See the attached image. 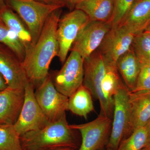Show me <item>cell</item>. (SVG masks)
Returning a JSON list of instances; mask_svg holds the SVG:
<instances>
[{
    "mask_svg": "<svg viewBox=\"0 0 150 150\" xmlns=\"http://www.w3.org/2000/svg\"><path fill=\"white\" fill-rule=\"evenodd\" d=\"M83 85L99 101L100 114L112 118L114 96L124 84L116 63L96 50L84 59Z\"/></svg>",
    "mask_w": 150,
    "mask_h": 150,
    "instance_id": "cell-1",
    "label": "cell"
},
{
    "mask_svg": "<svg viewBox=\"0 0 150 150\" xmlns=\"http://www.w3.org/2000/svg\"><path fill=\"white\" fill-rule=\"evenodd\" d=\"M62 8L50 15L37 42L25 54L22 63L28 79L34 86L39 85L49 74L51 62L58 56L59 47L56 32Z\"/></svg>",
    "mask_w": 150,
    "mask_h": 150,
    "instance_id": "cell-2",
    "label": "cell"
},
{
    "mask_svg": "<svg viewBox=\"0 0 150 150\" xmlns=\"http://www.w3.org/2000/svg\"><path fill=\"white\" fill-rule=\"evenodd\" d=\"M74 130L68 124L65 114L42 129L20 136L23 150H45L61 146L77 149L79 144Z\"/></svg>",
    "mask_w": 150,
    "mask_h": 150,
    "instance_id": "cell-3",
    "label": "cell"
},
{
    "mask_svg": "<svg viewBox=\"0 0 150 150\" xmlns=\"http://www.w3.org/2000/svg\"><path fill=\"white\" fill-rule=\"evenodd\" d=\"M6 5L16 13L26 26L32 38V47L41 34L47 19L53 12L62 8L35 0H5Z\"/></svg>",
    "mask_w": 150,
    "mask_h": 150,
    "instance_id": "cell-4",
    "label": "cell"
},
{
    "mask_svg": "<svg viewBox=\"0 0 150 150\" xmlns=\"http://www.w3.org/2000/svg\"><path fill=\"white\" fill-rule=\"evenodd\" d=\"M130 92L124 84L114 95L112 128L106 148L117 150L120 143L131 135Z\"/></svg>",
    "mask_w": 150,
    "mask_h": 150,
    "instance_id": "cell-5",
    "label": "cell"
},
{
    "mask_svg": "<svg viewBox=\"0 0 150 150\" xmlns=\"http://www.w3.org/2000/svg\"><path fill=\"white\" fill-rule=\"evenodd\" d=\"M90 21L84 12L76 8L60 18L56 35L59 47L57 56L62 63L66 61L80 33Z\"/></svg>",
    "mask_w": 150,
    "mask_h": 150,
    "instance_id": "cell-6",
    "label": "cell"
},
{
    "mask_svg": "<svg viewBox=\"0 0 150 150\" xmlns=\"http://www.w3.org/2000/svg\"><path fill=\"white\" fill-rule=\"evenodd\" d=\"M112 124V118L100 114L88 123L70 125L81 134V142L77 150H104L109 141Z\"/></svg>",
    "mask_w": 150,
    "mask_h": 150,
    "instance_id": "cell-7",
    "label": "cell"
},
{
    "mask_svg": "<svg viewBox=\"0 0 150 150\" xmlns=\"http://www.w3.org/2000/svg\"><path fill=\"white\" fill-rule=\"evenodd\" d=\"M35 95L39 106L50 122L59 120L68 110L69 97L56 89L49 74L38 86Z\"/></svg>",
    "mask_w": 150,
    "mask_h": 150,
    "instance_id": "cell-8",
    "label": "cell"
},
{
    "mask_svg": "<svg viewBox=\"0 0 150 150\" xmlns=\"http://www.w3.org/2000/svg\"><path fill=\"white\" fill-rule=\"evenodd\" d=\"M34 85L28 81L25 87L24 103L17 121L14 125L20 136L42 129L50 123L35 98Z\"/></svg>",
    "mask_w": 150,
    "mask_h": 150,
    "instance_id": "cell-9",
    "label": "cell"
},
{
    "mask_svg": "<svg viewBox=\"0 0 150 150\" xmlns=\"http://www.w3.org/2000/svg\"><path fill=\"white\" fill-rule=\"evenodd\" d=\"M83 61L77 52L71 51L61 69L51 76L56 89L68 97L83 85Z\"/></svg>",
    "mask_w": 150,
    "mask_h": 150,
    "instance_id": "cell-10",
    "label": "cell"
},
{
    "mask_svg": "<svg viewBox=\"0 0 150 150\" xmlns=\"http://www.w3.org/2000/svg\"><path fill=\"white\" fill-rule=\"evenodd\" d=\"M112 27L110 22L91 20L78 35L71 51L77 52L83 59L87 58L98 50Z\"/></svg>",
    "mask_w": 150,
    "mask_h": 150,
    "instance_id": "cell-11",
    "label": "cell"
},
{
    "mask_svg": "<svg viewBox=\"0 0 150 150\" xmlns=\"http://www.w3.org/2000/svg\"><path fill=\"white\" fill-rule=\"evenodd\" d=\"M135 35L120 25L112 27L97 51L105 57L116 63L132 46Z\"/></svg>",
    "mask_w": 150,
    "mask_h": 150,
    "instance_id": "cell-12",
    "label": "cell"
},
{
    "mask_svg": "<svg viewBox=\"0 0 150 150\" xmlns=\"http://www.w3.org/2000/svg\"><path fill=\"white\" fill-rule=\"evenodd\" d=\"M0 74L12 88L24 89L29 81L22 62L4 46H0Z\"/></svg>",
    "mask_w": 150,
    "mask_h": 150,
    "instance_id": "cell-13",
    "label": "cell"
},
{
    "mask_svg": "<svg viewBox=\"0 0 150 150\" xmlns=\"http://www.w3.org/2000/svg\"><path fill=\"white\" fill-rule=\"evenodd\" d=\"M24 89L8 86L0 91V125H14L24 103Z\"/></svg>",
    "mask_w": 150,
    "mask_h": 150,
    "instance_id": "cell-14",
    "label": "cell"
},
{
    "mask_svg": "<svg viewBox=\"0 0 150 150\" xmlns=\"http://www.w3.org/2000/svg\"><path fill=\"white\" fill-rule=\"evenodd\" d=\"M150 25V0H136L118 25L137 35Z\"/></svg>",
    "mask_w": 150,
    "mask_h": 150,
    "instance_id": "cell-15",
    "label": "cell"
},
{
    "mask_svg": "<svg viewBox=\"0 0 150 150\" xmlns=\"http://www.w3.org/2000/svg\"><path fill=\"white\" fill-rule=\"evenodd\" d=\"M129 97L131 134L136 129L144 127L150 121V91L130 92Z\"/></svg>",
    "mask_w": 150,
    "mask_h": 150,
    "instance_id": "cell-16",
    "label": "cell"
},
{
    "mask_svg": "<svg viewBox=\"0 0 150 150\" xmlns=\"http://www.w3.org/2000/svg\"><path fill=\"white\" fill-rule=\"evenodd\" d=\"M123 83L130 92L136 88L140 69V62L133 47L122 55L116 62Z\"/></svg>",
    "mask_w": 150,
    "mask_h": 150,
    "instance_id": "cell-17",
    "label": "cell"
},
{
    "mask_svg": "<svg viewBox=\"0 0 150 150\" xmlns=\"http://www.w3.org/2000/svg\"><path fill=\"white\" fill-rule=\"evenodd\" d=\"M75 8L84 12L90 20L111 23L115 2L114 0H83Z\"/></svg>",
    "mask_w": 150,
    "mask_h": 150,
    "instance_id": "cell-18",
    "label": "cell"
},
{
    "mask_svg": "<svg viewBox=\"0 0 150 150\" xmlns=\"http://www.w3.org/2000/svg\"><path fill=\"white\" fill-rule=\"evenodd\" d=\"M1 21L16 35L25 48V54L32 48V38L27 27L19 16L6 5L0 10Z\"/></svg>",
    "mask_w": 150,
    "mask_h": 150,
    "instance_id": "cell-19",
    "label": "cell"
},
{
    "mask_svg": "<svg viewBox=\"0 0 150 150\" xmlns=\"http://www.w3.org/2000/svg\"><path fill=\"white\" fill-rule=\"evenodd\" d=\"M92 97L88 89L82 85L69 98L68 110L87 119L88 114L95 110Z\"/></svg>",
    "mask_w": 150,
    "mask_h": 150,
    "instance_id": "cell-20",
    "label": "cell"
},
{
    "mask_svg": "<svg viewBox=\"0 0 150 150\" xmlns=\"http://www.w3.org/2000/svg\"><path fill=\"white\" fill-rule=\"evenodd\" d=\"M0 43L12 51L22 63L25 56V48L16 35L0 20Z\"/></svg>",
    "mask_w": 150,
    "mask_h": 150,
    "instance_id": "cell-21",
    "label": "cell"
},
{
    "mask_svg": "<svg viewBox=\"0 0 150 150\" xmlns=\"http://www.w3.org/2000/svg\"><path fill=\"white\" fill-rule=\"evenodd\" d=\"M0 150H23L20 136L14 125H0Z\"/></svg>",
    "mask_w": 150,
    "mask_h": 150,
    "instance_id": "cell-22",
    "label": "cell"
},
{
    "mask_svg": "<svg viewBox=\"0 0 150 150\" xmlns=\"http://www.w3.org/2000/svg\"><path fill=\"white\" fill-rule=\"evenodd\" d=\"M147 137L146 126L139 128L120 143L117 150H142L146 146Z\"/></svg>",
    "mask_w": 150,
    "mask_h": 150,
    "instance_id": "cell-23",
    "label": "cell"
},
{
    "mask_svg": "<svg viewBox=\"0 0 150 150\" xmlns=\"http://www.w3.org/2000/svg\"><path fill=\"white\" fill-rule=\"evenodd\" d=\"M132 47L139 60L150 62V31L135 35Z\"/></svg>",
    "mask_w": 150,
    "mask_h": 150,
    "instance_id": "cell-24",
    "label": "cell"
},
{
    "mask_svg": "<svg viewBox=\"0 0 150 150\" xmlns=\"http://www.w3.org/2000/svg\"><path fill=\"white\" fill-rule=\"evenodd\" d=\"M139 61L140 69L137 85L134 91L131 92L150 91V62Z\"/></svg>",
    "mask_w": 150,
    "mask_h": 150,
    "instance_id": "cell-25",
    "label": "cell"
},
{
    "mask_svg": "<svg viewBox=\"0 0 150 150\" xmlns=\"http://www.w3.org/2000/svg\"><path fill=\"white\" fill-rule=\"evenodd\" d=\"M136 0H114L115 10L112 17V27L118 26Z\"/></svg>",
    "mask_w": 150,
    "mask_h": 150,
    "instance_id": "cell-26",
    "label": "cell"
},
{
    "mask_svg": "<svg viewBox=\"0 0 150 150\" xmlns=\"http://www.w3.org/2000/svg\"><path fill=\"white\" fill-rule=\"evenodd\" d=\"M39 2L51 5L58 6L63 8L67 6L66 0H35Z\"/></svg>",
    "mask_w": 150,
    "mask_h": 150,
    "instance_id": "cell-27",
    "label": "cell"
},
{
    "mask_svg": "<svg viewBox=\"0 0 150 150\" xmlns=\"http://www.w3.org/2000/svg\"><path fill=\"white\" fill-rule=\"evenodd\" d=\"M83 0H66L67 5L69 8H73L76 7L79 3L82 1Z\"/></svg>",
    "mask_w": 150,
    "mask_h": 150,
    "instance_id": "cell-28",
    "label": "cell"
},
{
    "mask_svg": "<svg viewBox=\"0 0 150 150\" xmlns=\"http://www.w3.org/2000/svg\"><path fill=\"white\" fill-rule=\"evenodd\" d=\"M145 126L146 129L147 137L146 143L145 148L150 149V121Z\"/></svg>",
    "mask_w": 150,
    "mask_h": 150,
    "instance_id": "cell-29",
    "label": "cell"
},
{
    "mask_svg": "<svg viewBox=\"0 0 150 150\" xmlns=\"http://www.w3.org/2000/svg\"><path fill=\"white\" fill-rule=\"evenodd\" d=\"M8 87L6 81L2 75L0 74V91Z\"/></svg>",
    "mask_w": 150,
    "mask_h": 150,
    "instance_id": "cell-30",
    "label": "cell"
},
{
    "mask_svg": "<svg viewBox=\"0 0 150 150\" xmlns=\"http://www.w3.org/2000/svg\"><path fill=\"white\" fill-rule=\"evenodd\" d=\"M45 150H77V149L67 146L57 147Z\"/></svg>",
    "mask_w": 150,
    "mask_h": 150,
    "instance_id": "cell-31",
    "label": "cell"
},
{
    "mask_svg": "<svg viewBox=\"0 0 150 150\" xmlns=\"http://www.w3.org/2000/svg\"><path fill=\"white\" fill-rule=\"evenodd\" d=\"M6 5L5 0H0V10L4 7Z\"/></svg>",
    "mask_w": 150,
    "mask_h": 150,
    "instance_id": "cell-32",
    "label": "cell"
},
{
    "mask_svg": "<svg viewBox=\"0 0 150 150\" xmlns=\"http://www.w3.org/2000/svg\"><path fill=\"white\" fill-rule=\"evenodd\" d=\"M142 150H150V149H148V148H144Z\"/></svg>",
    "mask_w": 150,
    "mask_h": 150,
    "instance_id": "cell-33",
    "label": "cell"
},
{
    "mask_svg": "<svg viewBox=\"0 0 150 150\" xmlns=\"http://www.w3.org/2000/svg\"><path fill=\"white\" fill-rule=\"evenodd\" d=\"M146 30H150V25H149V27H148V28H147V29Z\"/></svg>",
    "mask_w": 150,
    "mask_h": 150,
    "instance_id": "cell-34",
    "label": "cell"
},
{
    "mask_svg": "<svg viewBox=\"0 0 150 150\" xmlns=\"http://www.w3.org/2000/svg\"><path fill=\"white\" fill-rule=\"evenodd\" d=\"M106 150H113L112 149H110V148H106Z\"/></svg>",
    "mask_w": 150,
    "mask_h": 150,
    "instance_id": "cell-35",
    "label": "cell"
},
{
    "mask_svg": "<svg viewBox=\"0 0 150 150\" xmlns=\"http://www.w3.org/2000/svg\"><path fill=\"white\" fill-rule=\"evenodd\" d=\"M19 1H30V0H19Z\"/></svg>",
    "mask_w": 150,
    "mask_h": 150,
    "instance_id": "cell-36",
    "label": "cell"
},
{
    "mask_svg": "<svg viewBox=\"0 0 150 150\" xmlns=\"http://www.w3.org/2000/svg\"><path fill=\"white\" fill-rule=\"evenodd\" d=\"M4 46V45H2V44H1V43H0V46Z\"/></svg>",
    "mask_w": 150,
    "mask_h": 150,
    "instance_id": "cell-37",
    "label": "cell"
},
{
    "mask_svg": "<svg viewBox=\"0 0 150 150\" xmlns=\"http://www.w3.org/2000/svg\"><path fill=\"white\" fill-rule=\"evenodd\" d=\"M0 20H1V17H0Z\"/></svg>",
    "mask_w": 150,
    "mask_h": 150,
    "instance_id": "cell-38",
    "label": "cell"
}]
</instances>
